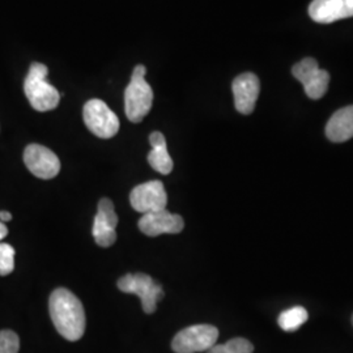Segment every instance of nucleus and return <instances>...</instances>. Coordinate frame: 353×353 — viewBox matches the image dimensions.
<instances>
[{
  "instance_id": "nucleus-1",
  "label": "nucleus",
  "mask_w": 353,
  "mask_h": 353,
  "mask_svg": "<svg viewBox=\"0 0 353 353\" xmlns=\"http://www.w3.org/2000/svg\"><path fill=\"white\" fill-rule=\"evenodd\" d=\"M49 310L57 331L70 341H80L85 332V312L71 290L58 288L51 293Z\"/></svg>"
},
{
  "instance_id": "nucleus-2",
  "label": "nucleus",
  "mask_w": 353,
  "mask_h": 353,
  "mask_svg": "<svg viewBox=\"0 0 353 353\" xmlns=\"http://www.w3.org/2000/svg\"><path fill=\"white\" fill-rule=\"evenodd\" d=\"M49 68L45 64L33 62L24 81V92L32 108L45 113L54 110L61 101V93L46 80Z\"/></svg>"
},
{
  "instance_id": "nucleus-3",
  "label": "nucleus",
  "mask_w": 353,
  "mask_h": 353,
  "mask_svg": "<svg viewBox=\"0 0 353 353\" xmlns=\"http://www.w3.org/2000/svg\"><path fill=\"white\" fill-rule=\"evenodd\" d=\"M145 65L138 64L125 92V110L132 123H140L151 112L153 105V90L145 80Z\"/></svg>"
},
{
  "instance_id": "nucleus-4",
  "label": "nucleus",
  "mask_w": 353,
  "mask_h": 353,
  "mask_svg": "<svg viewBox=\"0 0 353 353\" xmlns=\"http://www.w3.org/2000/svg\"><path fill=\"white\" fill-rule=\"evenodd\" d=\"M118 288L125 293L137 294L147 314L154 313L157 303L164 297L161 285L147 274H127L118 280Z\"/></svg>"
},
{
  "instance_id": "nucleus-5",
  "label": "nucleus",
  "mask_w": 353,
  "mask_h": 353,
  "mask_svg": "<svg viewBox=\"0 0 353 353\" xmlns=\"http://www.w3.org/2000/svg\"><path fill=\"white\" fill-rule=\"evenodd\" d=\"M83 118L89 131L97 138L110 139L119 131V119L117 114L101 100H89L84 105Z\"/></svg>"
},
{
  "instance_id": "nucleus-6",
  "label": "nucleus",
  "mask_w": 353,
  "mask_h": 353,
  "mask_svg": "<svg viewBox=\"0 0 353 353\" xmlns=\"http://www.w3.org/2000/svg\"><path fill=\"white\" fill-rule=\"evenodd\" d=\"M219 338V330L212 325H194L179 331L172 341L176 353H196L212 348Z\"/></svg>"
},
{
  "instance_id": "nucleus-7",
  "label": "nucleus",
  "mask_w": 353,
  "mask_h": 353,
  "mask_svg": "<svg viewBox=\"0 0 353 353\" xmlns=\"http://www.w3.org/2000/svg\"><path fill=\"white\" fill-rule=\"evenodd\" d=\"M293 76L301 83L305 93L312 100L322 99L327 92L330 74L321 70L314 58H305L292 68Z\"/></svg>"
},
{
  "instance_id": "nucleus-8",
  "label": "nucleus",
  "mask_w": 353,
  "mask_h": 353,
  "mask_svg": "<svg viewBox=\"0 0 353 353\" xmlns=\"http://www.w3.org/2000/svg\"><path fill=\"white\" fill-rule=\"evenodd\" d=\"M130 203L137 212L143 214L165 210L168 195L164 183L161 181H150L134 188L130 194Z\"/></svg>"
},
{
  "instance_id": "nucleus-9",
  "label": "nucleus",
  "mask_w": 353,
  "mask_h": 353,
  "mask_svg": "<svg viewBox=\"0 0 353 353\" xmlns=\"http://www.w3.org/2000/svg\"><path fill=\"white\" fill-rule=\"evenodd\" d=\"M24 163L29 172L41 179H51L61 172L58 156L41 144H29L26 147Z\"/></svg>"
},
{
  "instance_id": "nucleus-10",
  "label": "nucleus",
  "mask_w": 353,
  "mask_h": 353,
  "mask_svg": "<svg viewBox=\"0 0 353 353\" xmlns=\"http://www.w3.org/2000/svg\"><path fill=\"white\" fill-rule=\"evenodd\" d=\"M118 225V216L110 199L103 198L99 202V211L93 223V237L99 246L110 248L117 241L115 228Z\"/></svg>"
},
{
  "instance_id": "nucleus-11",
  "label": "nucleus",
  "mask_w": 353,
  "mask_h": 353,
  "mask_svg": "<svg viewBox=\"0 0 353 353\" xmlns=\"http://www.w3.org/2000/svg\"><path fill=\"white\" fill-rule=\"evenodd\" d=\"M185 221L179 214H170L166 210L143 214L139 220L141 233L150 237L161 234H178L183 230Z\"/></svg>"
},
{
  "instance_id": "nucleus-12",
  "label": "nucleus",
  "mask_w": 353,
  "mask_h": 353,
  "mask_svg": "<svg viewBox=\"0 0 353 353\" xmlns=\"http://www.w3.org/2000/svg\"><path fill=\"white\" fill-rule=\"evenodd\" d=\"M232 90L234 96L236 110L243 115L252 114L261 92L258 76L254 75L252 72L241 74L233 80Z\"/></svg>"
},
{
  "instance_id": "nucleus-13",
  "label": "nucleus",
  "mask_w": 353,
  "mask_h": 353,
  "mask_svg": "<svg viewBox=\"0 0 353 353\" xmlns=\"http://www.w3.org/2000/svg\"><path fill=\"white\" fill-rule=\"evenodd\" d=\"M309 16L321 24H331L353 16V0H313Z\"/></svg>"
},
{
  "instance_id": "nucleus-14",
  "label": "nucleus",
  "mask_w": 353,
  "mask_h": 353,
  "mask_svg": "<svg viewBox=\"0 0 353 353\" xmlns=\"http://www.w3.org/2000/svg\"><path fill=\"white\" fill-rule=\"evenodd\" d=\"M326 137L334 143H343L353 138V105L332 114L326 126Z\"/></svg>"
},
{
  "instance_id": "nucleus-15",
  "label": "nucleus",
  "mask_w": 353,
  "mask_h": 353,
  "mask_svg": "<svg viewBox=\"0 0 353 353\" xmlns=\"http://www.w3.org/2000/svg\"><path fill=\"white\" fill-rule=\"evenodd\" d=\"M150 143L152 150L148 153V164L151 165L152 169L161 174H169L173 170V160L168 152L166 139L164 135L159 131H154L150 135Z\"/></svg>"
},
{
  "instance_id": "nucleus-16",
  "label": "nucleus",
  "mask_w": 353,
  "mask_h": 353,
  "mask_svg": "<svg viewBox=\"0 0 353 353\" xmlns=\"http://www.w3.org/2000/svg\"><path fill=\"white\" fill-rule=\"evenodd\" d=\"M309 314L306 309L303 306H293L288 310H284L280 313L278 318V323L280 327L283 328L287 332L296 331L303 326V323L307 321Z\"/></svg>"
},
{
  "instance_id": "nucleus-17",
  "label": "nucleus",
  "mask_w": 353,
  "mask_h": 353,
  "mask_svg": "<svg viewBox=\"0 0 353 353\" xmlns=\"http://www.w3.org/2000/svg\"><path fill=\"white\" fill-rule=\"evenodd\" d=\"M254 345L249 341L243 338H236L227 341L224 344H214L212 348H210L207 353H252Z\"/></svg>"
},
{
  "instance_id": "nucleus-18",
  "label": "nucleus",
  "mask_w": 353,
  "mask_h": 353,
  "mask_svg": "<svg viewBox=\"0 0 353 353\" xmlns=\"http://www.w3.org/2000/svg\"><path fill=\"white\" fill-rule=\"evenodd\" d=\"M14 270V249L8 243H0V276H7Z\"/></svg>"
},
{
  "instance_id": "nucleus-19",
  "label": "nucleus",
  "mask_w": 353,
  "mask_h": 353,
  "mask_svg": "<svg viewBox=\"0 0 353 353\" xmlns=\"http://www.w3.org/2000/svg\"><path fill=\"white\" fill-rule=\"evenodd\" d=\"M20 339L11 330L0 331V353H19Z\"/></svg>"
},
{
  "instance_id": "nucleus-20",
  "label": "nucleus",
  "mask_w": 353,
  "mask_h": 353,
  "mask_svg": "<svg viewBox=\"0 0 353 353\" xmlns=\"http://www.w3.org/2000/svg\"><path fill=\"white\" fill-rule=\"evenodd\" d=\"M8 236V228L6 227L4 223L0 221V241L4 240Z\"/></svg>"
},
{
  "instance_id": "nucleus-21",
  "label": "nucleus",
  "mask_w": 353,
  "mask_h": 353,
  "mask_svg": "<svg viewBox=\"0 0 353 353\" xmlns=\"http://www.w3.org/2000/svg\"><path fill=\"white\" fill-rule=\"evenodd\" d=\"M12 220V214L7 211H0V221H11Z\"/></svg>"
},
{
  "instance_id": "nucleus-22",
  "label": "nucleus",
  "mask_w": 353,
  "mask_h": 353,
  "mask_svg": "<svg viewBox=\"0 0 353 353\" xmlns=\"http://www.w3.org/2000/svg\"><path fill=\"white\" fill-rule=\"evenodd\" d=\"M352 321H353V318H352Z\"/></svg>"
}]
</instances>
